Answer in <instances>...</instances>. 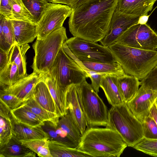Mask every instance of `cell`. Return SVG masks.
I'll list each match as a JSON object with an SVG mask.
<instances>
[{
    "label": "cell",
    "mask_w": 157,
    "mask_h": 157,
    "mask_svg": "<svg viewBox=\"0 0 157 157\" xmlns=\"http://www.w3.org/2000/svg\"><path fill=\"white\" fill-rule=\"evenodd\" d=\"M97 42L73 36L68 39L64 43L73 54L82 61L117 62L108 48Z\"/></svg>",
    "instance_id": "obj_8"
},
{
    "label": "cell",
    "mask_w": 157,
    "mask_h": 157,
    "mask_svg": "<svg viewBox=\"0 0 157 157\" xmlns=\"http://www.w3.org/2000/svg\"><path fill=\"white\" fill-rule=\"evenodd\" d=\"M118 0H85L72 8L68 21L74 36L97 42L108 33Z\"/></svg>",
    "instance_id": "obj_1"
},
{
    "label": "cell",
    "mask_w": 157,
    "mask_h": 157,
    "mask_svg": "<svg viewBox=\"0 0 157 157\" xmlns=\"http://www.w3.org/2000/svg\"><path fill=\"white\" fill-rule=\"evenodd\" d=\"M47 86L55 102L56 113L59 117L66 115L68 112L65 90L58 85L55 80L48 74L41 78Z\"/></svg>",
    "instance_id": "obj_18"
},
{
    "label": "cell",
    "mask_w": 157,
    "mask_h": 157,
    "mask_svg": "<svg viewBox=\"0 0 157 157\" xmlns=\"http://www.w3.org/2000/svg\"><path fill=\"white\" fill-rule=\"evenodd\" d=\"M13 136L19 141H30L44 139L49 137L41 126L31 127L17 122L13 117L11 118Z\"/></svg>",
    "instance_id": "obj_16"
},
{
    "label": "cell",
    "mask_w": 157,
    "mask_h": 157,
    "mask_svg": "<svg viewBox=\"0 0 157 157\" xmlns=\"http://www.w3.org/2000/svg\"><path fill=\"white\" fill-rule=\"evenodd\" d=\"M133 148L149 155L157 157V139L144 137Z\"/></svg>",
    "instance_id": "obj_35"
},
{
    "label": "cell",
    "mask_w": 157,
    "mask_h": 157,
    "mask_svg": "<svg viewBox=\"0 0 157 157\" xmlns=\"http://www.w3.org/2000/svg\"><path fill=\"white\" fill-rule=\"evenodd\" d=\"M12 13L14 20L24 21L36 24L32 16L22 0H12Z\"/></svg>",
    "instance_id": "obj_34"
},
{
    "label": "cell",
    "mask_w": 157,
    "mask_h": 157,
    "mask_svg": "<svg viewBox=\"0 0 157 157\" xmlns=\"http://www.w3.org/2000/svg\"><path fill=\"white\" fill-rule=\"evenodd\" d=\"M33 97L45 109L56 113V107L53 99L47 86L41 78L35 87Z\"/></svg>",
    "instance_id": "obj_24"
},
{
    "label": "cell",
    "mask_w": 157,
    "mask_h": 157,
    "mask_svg": "<svg viewBox=\"0 0 157 157\" xmlns=\"http://www.w3.org/2000/svg\"><path fill=\"white\" fill-rule=\"evenodd\" d=\"M144 137L157 139V125L153 119L148 115L142 123Z\"/></svg>",
    "instance_id": "obj_37"
},
{
    "label": "cell",
    "mask_w": 157,
    "mask_h": 157,
    "mask_svg": "<svg viewBox=\"0 0 157 157\" xmlns=\"http://www.w3.org/2000/svg\"><path fill=\"white\" fill-rule=\"evenodd\" d=\"M80 85L69 86L66 90V97L68 112L82 135L88 125L81 100Z\"/></svg>",
    "instance_id": "obj_13"
},
{
    "label": "cell",
    "mask_w": 157,
    "mask_h": 157,
    "mask_svg": "<svg viewBox=\"0 0 157 157\" xmlns=\"http://www.w3.org/2000/svg\"><path fill=\"white\" fill-rule=\"evenodd\" d=\"M20 141L23 145L35 152L39 157H52L49 149L48 139Z\"/></svg>",
    "instance_id": "obj_32"
},
{
    "label": "cell",
    "mask_w": 157,
    "mask_h": 157,
    "mask_svg": "<svg viewBox=\"0 0 157 157\" xmlns=\"http://www.w3.org/2000/svg\"><path fill=\"white\" fill-rule=\"evenodd\" d=\"M59 118L55 121H43L44 124L41 127L48 135V140L56 141L69 147L77 148L78 144L70 138L59 126Z\"/></svg>",
    "instance_id": "obj_20"
},
{
    "label": "cell",
    "mask_w": 157,
    "mask_h": 157,
    "mask_svg": "<svg viewBox=\"0 0 157 157\" xmlns=\"http://www.w3.org/2000/svg\"><path fill=\"white\" fill-rule=\"evenodd\" d=\"M31 14L35 23L37 24L49 2L48 0H22Z\"/></svg>",
    "instance_id": "obj_33"
},
{
    "label": "cell",
    "mask_w": 157,
    "mask_h": 157,
    "mask_svg": "<svg viewBox=\"0 0 157 157\" xmlns=\"http://www.w3.org/2000/svg\"><path fill=\"white\" fill-rule=\"evenodd\" d=\"M0 14V49L10 54L16 44L12 21Z\"/></svg>",
    "instance_id": "obj_22"
},
{
    "label": "cell",
    "mask_w": 157,
    "mask_h": 157,
    "mask_svg": "<svg viewBox=\"0 0 157 157\" xmlns=\"http://www.w3.org/2000/svg\"><path fill=\"white\" fill-rule=\"evenodd\" d=\"M57 123L70 138L79 144L82 135L68 112L66 115L59 117Z\"/></svg>",
    "instance_id": "obj_29"
},
{
    "label": "cell",
    "mask_w": 157,
    "mask_h": 157,
    "mask_svg": "<svg viewBox=\"0 0 157 157\" xmlns=\"http://www.w3.org/2000/svg\"><path fill=\"white\" fill-rule=\"evenodd\" d=\"M0 100L2 101L11 110L22 105L24 102L17 97L0 90Z\"/></svg>",
    "instance_id": "obj_38"
},
{
    "label": "cell",
    "mask_w": 157,
    "mask_h": 157,
    "mask_svg": "<svg viewBox=\"0 0 157 157\" xmlns=\"http://www.w3.org/2000/svg\"><path fill=\"white\" fill-rule=\"evenodd\" d=\"M155 104L156 106V107L157 108V98L156 99L155 101Z\"/></svg>",
    "instance_id": "obj_47"
},
{
    "label": "cell",
    "mask_w": 157,
    "mask_h": 157,
    "mask_svg": "<svg viewBox=\"0 0 157 157\" xmlns=\"http://www.w3.org/2000/svg\"><path fill=\"white\" fill-rule=\"evenodd\" d=\"M10 54L0 49V71L7 64Z\"/></svg>",
    "instance_id": "obj_42"
},
{
    "label": "cell",
    "mask_w": 157,
    "mask_h": 157,
    "mask_svg": "<svg viewBox=\"0 0 157 157\" xmlns=\"http://www.w3.org/2000/svg\"><path fill=\"white\" fill-rule=\"evenodd\" d=\"M156 1L157 0H118L115 10L136 17L147 15Z\"/></svg>",
    "instance_id": "obj_15"
},
{
    "label": "cell",
    "mask_w": 157,
    "mask_h": 157,
    "mask_svg": "<svg viewBox=\"0 0 157 157\" xmlns=\"http://www.w3.org/2000/svg\"><path fill=\"white\" fill-rule=\"evenodd\" d=\"M49 145L52 157H92L77 148L69 147L56 141L49 140Z\"/></svg>",
    "instance_id": "obj_27"
},
{
    "label": "cell",
    "mask_w": 157,
    "mask_h": 157,
    "mask_svg": "<svg viewBox=\"0 0 157 157\" xmlns=\"http://www.w3.org/2000/svg\"><path fill=\"white\" fill-rule=\"evenodd\" d=\"M85 0H76L73 6L72 7H74V6H76L78 4H80V3L82 2Z\"/></svg>",
    "instance_id": "obj_46"
},
{
    "label": "cell",
    "mask_w": 157,
    "mask_h": 157,
    "mask_svg": "<svg viewBox=\"0 0 157 157\" xmlns=\"http://www.w3.org/2000/svg\"><path fill=\"white\" fill-rule=\"evenodd\" d=\"M16 44L22 45L33 42L37 36V25L26 21L11 20Z\"/></svg>",
    "instance_id": "obj_17"
},
{
    "label": "cell",
    "mask_w": 157,
    "mask_h": 157,
    "mask_svg": "<svg viewBox=\"0 0 157 157\" xmlns=\"http://www.w3.org/2000/svg\"><path fill=\"white\" fill-rule=\"evenodd\" d=\"M0 148L6 145L13 137L11 120L0 117Z\"/></svg>",
    "instance_id": "obj_36"
},
{
    "label": "cell",
    "mask_w": 157,
    "mask_h": 157,
    "mask_svg": "<svg viewBox=\"0 0 157 157\" xmlns=\"http://www.w3.org/2000/svg\"><path fill=\"white\" fill-rule=\"evenodd\" d=\"M116 42L140 49L156 50L157 33L147 24H136L120 36Z\"/></svg>",
    "instance_id": "obj_9"
},
{
    "label": "cell",
    "mask_w": 157,
    "mask_h": 157,
    "mask_svg": "<svg viewBox=\"0 0 157 157\" xmlns=\"http://www.w3.org/2000/svg\"><path fill=\"white\" fill-rule=\"evenodd\" d=\"M68 39L65 28L63 26L42 40H36L33 44L35 55L32 66L33 72L41 78L50 71L63 44Z\"/></svg>",
    "instance_id": "obj_5"
},
{
    "label": "cell",
    "mask_w": 157,
    "mask_h": 157,
    "mask_svg": "<svg viewBox=\"0 0 157 157\" xmlns=\"http://www.w3.org/2000/svg\"><path fill=\"white\" fill-rule=\"evenodd\" d=\"M41 78L33 72L10 86H0V90L18 97L24 102L33 96L34 89Z\"/></svg>",
    "instance_id": "obj_14"
},
{
    "label": "cell",
    "mask_w": 157,
    "mask_h": 157,
    "mask_svg": "<svg viewBox=\"0 0 157 157\" xmlns=\"http://www.w3.org/2000/svg\"><path fill=\"white\" fill-rule=\"evenodd\" d=\"M157 98V91L141 86L126 104L134 115L142 123L149 115Z\"/></svg>",
    "instance_id": "obj_11"
},
{
    "label": "cell",
    "mask_w": 157,
    "mask_h": 157,
    "mask_svg": "<svg viewBox=\"0 0 157 157\" xmlns=\"http://www.w3.org/2000/svg\"><path fill=\"white\" fill-rule=\"evenodd\" d=\"M149 16L144 15L139 17L138 23L140 24H147L148 21Z\"/></svg>",
    "instance_id": "obj_45"
},
{
    "label": "cell",
    "mask_w": 157,
    "mask_h": 157,
    "mask_svg": "<svg viewBox=\"0 0 157 157\" xmlns=\"http://www.w3.org/2000/svg\"><path fill=\"white\" fill-rule=\"evenodd\" d=\"M48 74L65 90L70 85H80L89 78L81 66L65 52L62 46Z\"/></svg>",
    "instance_id": "obj_6"
},
{
    "label": "cell",
    "mask_w": 157,
    "mask_h": 157,
    "mask_svg": "<svg viewBox=\"0 0 157 157\" xmlns=\"http://www.w3.org/2000/svg\"><path fill=\"white\" fill-rule=\"evenodd\" d=\"M88 69L98 73L112 74L120 76L126 74L121 65L117 62L113 63L82 61Z\"/></svg>",
    "instance_id": "obj_28"
},
{
    "label": "cell",
    "mask_w": 157,
    "mask_h": 157,
    "mask_svg": "<svg viewBox=\"0 0 157 157\" xmlns=\"http://www.w3.org/2000/svg\"><path fill=\"white\" fill-rule=\"evenodd\" d=\"M30 46L28 44L19 46L15 44L10 51L9 62H14L17 66L20 76L22 78L27 76L25 54Z\"/></svg>",
    "instance_id": "obj_25"
},
{
    "label": "cell",
    "mask_w": 157,
    "mask_h": 157,
    "mask_svg": "<svg viewBox=\"0 0 157 157\" xmlns=\"http://www.w3.org/2000/svg\"><path fill=\"white\" fill-rule=\"evenodd\" d=\"M0 14L10 20H14L12 13V0H0Z\"/></svg>",
    "instance_id": "obj_40"
},
{
    "label": "cell",
    "mask_w": 157,
    "mask_h": 157,
    "mask_svg": "<svg viewBox=\"0 0 157 157\" xmlns=\"http://www.w3.org/2000/svg\"><path fill=\"white\" fill-rule=\"evenodd\" d=\"M36 154L13 136L0 148V157H35Z\"/></svg>",
    "instance_id": "obj_21"
},
{
    "label": "cell",
    "mask_w": 157,
    "mask_h": 157,
    "mask_svg": "<svg viewBox=\"0 0 157 157\" xmlns=\"http://www.w3.org/2000/svg\"><path fill=\"white\" fill-rule=\"evenodd\" d=\"M23 105L43 121H55L59 117L56 113L49 111L42 106L33 96L25 101Z\"/></svg>",
    "instance_id": "obj_31"
},
{
    "label": "cell",
    "mask_w": 157,
    "mask_h": 157,
    "mask_svg": "<svg viewBox=\"0 0 157 157\" xmlns=\"http://www.w3.org/2000/svg\"><path fill=\"white\" fill-rule=\"evenodd\" d=\"M11 113L13 118L17 122L29 127L41 126L44 124L40 118L23 104L11 110Z\"/></svg>",
    "instance_id": "obj_26"
},
{
    "label": "cell",
    "mask_w": 157,
    "mask_h": 157,
    "mask_svg": "<svg viewBox=\"0 0 157 157\" xmlns=\"http://www.w3.org/2000/svg\"><path fill=\"white\" fill-rule=\"evenodd\" d=\"M117 81L122 99L126 103L133 97L141 85L137 78L126 74L118 76Z\"/></svg>",
    "instance_id": "obj_23"
},
{
    "label": "cell",
    "mask_w": 157,
    "mask_h": 157,
    "mask_svg": "<svg viewBox=\"0 0 157 157\" xmlns=\"http://www.w3.org/2000/svg\"><path fill=\"white\" fill-rule=\"evenodd\" d=\"M76 0H48L49 2L68 5L72 8Z\"/></svg>",
    "instance_id": "obj_43"
},
{
    "label": "cell",
    "mask_w": 157,
    "mask_h": 157,
    "mask_svg": "<svg viewBox=\"0 0 157 157\" xmlns=\"http://www.w3.org/2000/svg\"><path fill=\"white\" fill-rule=\"evenodd\" d=\"M116 75L105 74L101 79L100 87L103 90L109 103L115 106L124 102L119 89Z\"/></svg>",
    "instance_id": "obj_19"
},
{
    "label": "cell",
    "mask_w": 157,
    "mask_h": 157,
    "mask_svg": "<svg viewBox=\"0 0 157 157\" xmlns=\"http://www.w3.org/2000/svg\"><path fill=\"white\" fill-rule=\"evenodd\" d=\"M128 146L121 136L110 128H88L77 149L92 157H119Z\"/></svg>",
    "instance_id": "obj_2"
},
{
    "label": "cell",
    "mask_w": 157,
    "mask_h": 157,
    "mask_svg": "<svg viewBox=\"0 0 157 157\" xmlns=\"http://www.w3.org/2000/svg\"><path fill=\"white\" fill-rule=\"evenodd\" d=\"M106 127L117 132L127 144L133 147L144 138L142 123L132 114L126 103L112 106L108 111Z\"/></svg>",
    "instance_id": "obj_4"
},
{
    "label": "cell",
    "mask_w": 157,
    "mask_h": 157,
    "mask_svg": "<svg viewBox=\"0 0 157 157\" xmlns=\"http://www.w3.org/2000/svg\"><path fill=\"white\" fill-rule=\"evenodd\" d=\"M149 115L153 119L157 125V108L155 103L151 109Z\"/></svg>",
    "instance_id": "obj_44"
},
{
    "label": "cell",
    "mask_w": 157,
    "mask_h": 157,
    "mask_svg": "<svg viewBox=\"0 0 157 157\" xmlns=\"http://www.w3.org/2000/svg\"><path fill=\"white\" fill-rule=\"evenodd\" d=\"M125 73L142 80L157 65V51L137 48L115 42L108 47Z\"/></svg>",
    "instance_id": "obj_3"
},
{
    "label": "cell",
    "mask_w": 157,
    "mask_h": 157,
    "mask_svg": "<svg viewBox=\"0 0 157 157\" xmlns=\"http://www.w3.org/2000/svg\"><path fill=\"white\" fill-rule=\"evenodd\" d=\"M11 110L7 105L0 100V116L11 120L12 117Z\"/></svg>",
    "instance_id": "obj_41"
},
{
    "label": "cell",
    "mask_w": 157,
    "mask_h": 157,
    "mask_svg": "<svg viewBox=\"0 0 157 157\" xmlns=\"http://www.w3.org/2000/svg\"><path fill=\"white\" fill-rule=\"evenodd\" d=\"M72 10L70 6L49 2L37 25V39L42 40L55 30L63 26Z\"/></svg>",
    "instance_id": "obj_10"
},
{
    "label": "cell",
    "mask_w": 157,
    "mask_h": 157,
    "mask_svg": "<svg viewBox=\"0 0 157 157\" xmlns=\"http://www.w3.org/2000/svg\"><path fill=\"white\" fill-rule=\"evenodd\" d=\"M80 98L88 128L106 127L108 111L102 100L86 80L80 85Z\"/></svg>",
    "instance_id": "obj_7"
},
{
    "label": "cell",
    "mask_w": 157,
    "mask_h": 157,
    "mask_svg": "<svg viewBox=\"0 0 157 157\" xmlns=\"http://www.w3.org/2000/svg\"><path fill=\"white\" fill-rule=\"evenodd\" d=\"M23 78L19 75L18 67L14 62H9L0 71V86H10Z\"/></svg>",
    "instance_id": "obj_30"
},
{
    "label": "cell",
    "mask_w": 157,
    "mask_h": 157,
    "mask_svg": "<svg viewBox=\"0 0 157 157\" xmlns=\"http://www.w3.org/2000/svg\"><path fill=\"white\" fill-rule=\"evenodd\" d=\"M140 17L126 14L115 10L110 23L109 32L99 42L108 47L116 42L118 38L132 25L138 23Z\"/></svg>",
    "instance_id": "obj_12"
},
{
    "label": "cell",
    "mask_w": 157,
    "mask_h": 157,
    "mask_svg": "<svg viewBox=\"0 0 157 157\" xmlns=\"http://www.w3.org/2000/svg\"><path fill=\"white\" fill-rule=\"evenodd\" d=\"M85 71L87 73L89 78L90 79L91 85L95 91L97 93L99 92V89L101 78L104 74L98 73L95 71L91 70L87 68Z\"/></svg>",
    "instance_id": "obj_39"
}]
</instances>
